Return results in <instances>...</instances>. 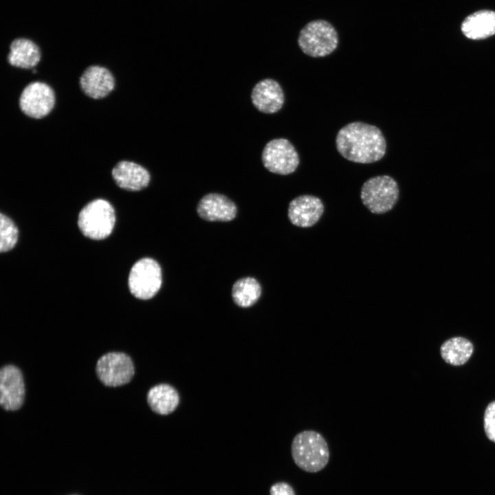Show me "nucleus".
<instances>
[{"label":"nucleus","instance_id":"nucleus-1","mask_svg":"<svg viewBox=\"0 0 495 495\" xmlns=\"http://www.w3.org/2000/svg\"><path fill=\"white\" fill-rule=\"evenodd\" d=\"M336 145L344 158L360 164L379 161L386 148L381 130L362 122H353L341 128L336 138Z\"/></svg>","mask_w":495,"mask_h":495},{"label":"nucleus","instance_id":"nucleus-2","mask_svg":"<svg viewBox=\"0 0 495 495\" xmlns=\"http://www.w3.org/2000/svg\"><path fill=\"white\" fill-rule=\"evenodd\" d=\"M291 452L295 464L310 473L324 469L329 460V450L324 437L313 430H303L294 437Z\"/></svg>","mask_w":495,"mask_h":495},{"label":"nucleus","instance_id":"nucleus-3","mask_svg":"<svg viewBox=\"0 0 495 495\" xmlns=\"http://www.w3.org/2000/svg\"><path fill=\"white\" fill-rule=\"evenodd\" d=\"M339 39L335 28L327 21L314 20L307 23L300 31L298 43L305 54L324 57L337 48Z\"/></svg>","mask_w":495,"mask_h":495},{"label":"nucleus","instance_id":"nucleus-4","mask_svg":"<svg viewBox=\"0 0 495 495\" xmlns=\"http://www.w3.org/2000/svg\"><path fill=\"white\" fill-rule=\"evenodd\" d=\"M116 214L111 204L102 199L87 204L79 212L78 225L81 232L94 240H102L113 231Z\"/></svg>","mask_w":495,"mask_h":495},{"label":"nucleus","instance_id":"nucleus-5","mask_svg":"<svg viewBox=\"0 0 495 495\" xmlns=\"http://www.w3.org/2000/svg\"><path fill=\"white\" fill-rule=\"evenodd\" d=\"M399 190L397 182L389 175H378L362 185L360 198L364 206L373 214H384L395 206Z\"/></svg>","mask_w":495,"mask_h":495},{"label":"nucleus","instance_id":"nucleus-6","mask_svg":"<svg viewBox=\"0 0 495 495\" xmlns=\"http://www.w3.org/2000/svg\"><path fill=\"white\" fill-rule=\"evenodd\" d=\"M128 285L135 298L141 300L153 298L162 285V270L159 263L150 258L138 261L131 269Z\"/></svg>","mask_w":495,"mask_h":495},{"label":"nucleus","instance_id":"nucleus-7","mask_svg":"<svg viewBox=\"0 0 495 495\" xmlns=\"http://www.w3.org/2000/svg\"><path fill=\"white\" fill-rule=\"evenodd\" d=\"M96 371L103 384L116 387L128 384L133 377L135 369L128 355L122 352H110L98 359Z\"/></svg>","mask_w":495,"mask_h":495},{"label":"nucleus","instance_id":"nucleus-8","mask_svg":"<svg viewBox=\"0 0 495 495\" xmlns=\"http://www.w3.org/2000/svg\"><path fill=\"white\" fill-rule=\"evenodd\" d=\"M55 105V94L45 82L36 81L26 85L22 90L19 106L23 114L41 119L47 116Z\"/></svg>","mask_w":495,"mask_h":495},{"label":"nucleus","instance_id":"nucleus-9","mask_svg":"<svg viewBox=\"0 0 495 495\" xmlns=\"http://www.w3.org/2000/svg\"><path fill=\"white\" fill-rule=\"evenodd\" d=\"M262 161L268 170L283 175L294 173L300 162L294 146L285 138L270 141L263 151Z\"/></svg>","mask_w":495,"mask_h":495},{"label":"nucleus","instance_id":"nucleus-10","mask_svg":"<svg viewBox=\"0 0 495 495\" xmlns=\"http://www.w3.org/2000/svg\"><path fill=\"white\" fill-rule=\"evenodd\" d=\"M25 384L21 371L6 365L0 371V404L6 410L19 409L24 402Z\"/></svg>","mask_w":495,"mask_h":495},{"label":"nucleus","instance_id":"nucleus-11","mask_svg":"<svg viewBox=\"0 0 495 495\" xmlns=\"http://www.w3.org/2000/svg\"><path fill=\"white\" fill-rule=\"evenodd\" d=\"M324 209L320 198L311 195H302L290 201L287 216L293 225L309 228L318 223L323 214Z\"/></svg>","mask_w":495,"mask_h":495},{"label":"nucleus","instance_id":"nucleus-12","mask_svg":"<svg viewBox=\"0 0 495 495\" xmlns=\"http://www.w3.org/2000/svg\"><path fill=\"white\" fill-rule=\"evenodd\" d=\"M116 80L111 72L104 67H87L79 78L80 89L92 99L107 97L115 88Z\"/></svg>","mask_w":495,"mask_h":495},{"label":"nucleus","instance_id":"nucleus-13","mask_svg":"<svg viewBox=\"0 0 495 495\" xmlns=\"http://www.w3.org/2000/svg\"><path fill=\"white\" fill-rule=\"evenodd\" d=\"M251 98L254 107L265 113L278 111L285 101L280 85L271 78H266L256 83L252 89Z\"/></svg>","mask_w":495,"mask_h":495},{"label":"nucleus","instance_id":"nucleus-14","mask_svg":"<svg viewBox=\"0 0 495 495\" xmlns=\"http://www.w3.org/2000/svg\"><path fill=\"white\" fill-rule=\"evenodd\" d=\"M116 184L129 191H138L148 185L150 174L142 166L127 160L118 162L111 170Z\"/></svg>","mask_w":495,"mask_h":495},{"label":"nucleus","instance_id":"nucleus-15","mask_svg":"<svg viewBox=\"0 0 495 495\" xmlns=\"http://www.w3.org/2000/svg\"><path fill=\"white\" fill-rule=\"evenodd\" d=\"M197 211L199 216L209 221H229L236 215V206L225 195L209 193L199 201Z\"/></svg>","mask_w":495,"mask_h":495},{"label":"nucleus","instance_id":"nucleus-16","mask_svg":"<svg viewBox=\"0 0 495 495\" xmlns=\"http://www.w3.org/2000/svg\"><path fill=\"white\" fill-rule=\"evenodd\" d=\"M41 58L39 47L31 39L17 38L9 45L7 60L11 66L24 69H32L38 64Z\"/></svg>","mask_w":495,"mask_h":495},{"label":"nucleus","instance_id":"nucleus-17","mask_svg":"<svg viewBox=\"0 0 495 495\" xmlns=\"http://www.w3.org/2000/svg\"><path fill=\"white\" fill-rule=\"evenodd\" d=\"M463 34L471 39H482L495 34V12L480 10L468 16L461 25Z\"/></svg>","mask_w":495,"mask_h":495},{"label":"nucleus","instance_id":"nucleus-18","mask_svg":"<svg viewBox=\"0 0 495 495\" xmlns=\"http://www.w3.org/2000/svg\"><path fill=\"white\" fill-rule=\"evenodd\" d=\"M179 401V397L177 390L166 384L153 386L147 394V402L151 410L162 415L174 411Z\"/></svg>","mask_w":495,"mask_h":495},{"label":"nucleus","instance_id":"nucleus-19","mask_svg":"<svg viewBox=\"0 0 495 495\" xmlns=\"http://www.w3.org/2000/svg\"><path fill=\"white\" fill-rule=\"evenodd\" d=\"M474 351L472 343L463 337H453L446 340L441 346L440 353L443 360L453 366L465 364Z\"/></svg>","mask_w":495,"mask_h":495},{"label":"nucleus","instance_id":"nucleus-20","mask_svg":"<svg viewBox=\"0 0 495 495\" xmlns=\"http://www.w3.org/2000/svg\"><path fill=\"white\" fill-rule=\"evenodd\" d=\"M261 294L260 284L252 277H245L236 280L232 289L233 300L241 307H251L256 302Z\"/></svg>","mask_w":495,"mask_h":495},{"label":"nucleus","instance_id":"nucleus-21","mask_svg":"<svg viewBox=\"0 0 495 495\" xmlns=\"http://www.w3.org/2000/svg\"><path fill=\"white\" fill-rule=\"evenodd\" d=\"M18 239V229L6 215L0 214V251L6 252L12 249Z\"/></svg>","mask_w":495,"mask_h":495},{"label":"nucleus","instance_id":"nucleus-22","mask_svg":"<svg viewBox=\"0 0 495 495\" xmlns=\"http://www.w3.org/2000/svg\"><path fill=\"white\" fill-rule=\"evenodd\" d=\"M483 426L487 437L495 443V401L490 402L485 410Z\"/></svg>","mask_w":495,"mask_h":495},{"label":"nucleus","instance_id":"nucleus-23","mask_svg":"<svg viewBox=\"0 0 495 495\" xmlns=\"http://www.w3.org/2000/svg\"><path fill=\"white\" fill-rule=\"evenodd\" d=\"M270 492V495H296L292 486L284 482L274 484Z\"/></svg>","mask_w":495,"mask_h":495}]
</instances>
